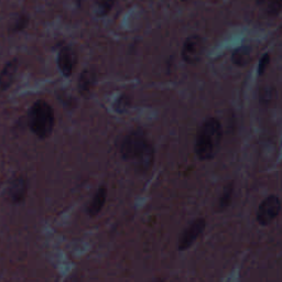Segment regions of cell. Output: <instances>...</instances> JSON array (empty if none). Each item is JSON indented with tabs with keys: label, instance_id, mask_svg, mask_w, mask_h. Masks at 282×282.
Segmentation results:
<instances>
[{
	"label": "cell",
	"instance_id": "8992f818",
	"mask_svg": "<svg viewBox=\"0 0 282 282\" xmlns=\"http://www.w3.org/2000/svg\"><path fill=\"white\" fill-rule=\"evenodd\" d=\"M205 228V221L203 218H198L186 230L181 234L179 239V249L186 250L192 246L193 243L203 233Z\"/></svg>",
	"mask_w": 282,
	"mask_h": 282
},
{
	"label": "cell",
	"instance_id": "7a4b0ae2",
	"mask_svg": "<svg viewBox=\"0 0 282 282\" xmlns=\"http://www.w3.org/2000/svg\"><path fill=\"white\" fill-rule=\"evenodd\" d=\"M222 126L215 118L206 119L198 131L195 142V152L201 160L214 158L221 146Z\"/></svg>",
	"mask_w": 282,
	"mask_h": 282
},
{
	"label": "cell",
	"instance_id": "30bf717a",
	"mask_svg": "<svg viewBox=\"0 0 282 282\" xmlns=\"http://www.w3.org/2000/svg\"><path fill=\"white\" fill-rule=\"evenodd\" d=\"M107 188L106 186H100L98 191L95 194L92 202L87 206V214L90 217L97 216L100 212H102L103 207L106 203V199H107Z\"/></svg>",
	"mask_w": 282,
	"mask_h": 282
},
{
	"label": "cell",
	"instance_id": "4fadbf2b",
	"mask_svg": "<svg viewBox=\"0 0 282 282\" xmlns=\"http://www.w3.org/2000/svg\"><path fill=\"white\" fill-rule=\"evenodd\" d=\"M249 56V49L248 47H241L235 51L233 54V61L237 65H245L248 61Z\"/></svg>",
	"mask_w": 282,
	"mask_h": 282
},
{
	"label": "cell",
	"instance_id": "9a60e30c",
	"mask_svg": "<svg viewBox=\"0 0 282 282\" xmlns=\"http://www.w3.org/2000/svg\"><path fill=\"white\" fill-rule=\"evenodd\" d=\"M232 195H233V185H230V186H227V188L225 189L224 193H223L222 198L220 199L221 209H225L226 206H228V205L231 204Z\"/></svg>",
	"mask_w": 282,
	"mask_h": 282
},
{
	"label": "cell",
	"instance_id": "9c48e42d",
	"mask_svg": "<svg viewBox=\"0 0 282 282\" xmlns=\"http://www.w3.org/2000/svg\"><path fill=\"white\" fill-rule=\"evenodd\" d=\"M19 66L18 58H13V60L9 61L6 65L3 66L1 73H0V89L6 90L12 83L14 82L15 74H17Z\"/></svg>",
	"mask_w": 282,
	"mask_h": 282
},
{
	"label": "cell",
	"instance_id": "ba28073f",
	"mask_svg": "<svg viewBox=\"0 0 282 282\" xmlns=\"http://www.w3.org/2000/svg\"><path fill=\"white\" fill-rule=\"evenodd\" d=\"M28 191V184L23 177H17L10 181L7 190V196L13 204H19L23 202Z\"/></svg>",
	"mask_w": 282,
	"mask_h": 282
},
{
	"label": "cell",
	"instance_id": "277c9868",
	"mask_svg": "<svg viewBox=\"0 0 282 282\" xmlns=\"http://www.w3.org/2000/svg\"><path fill=\"white\" fill-rule=\"evenodd\" d=\"M281 211V202L275 195H270L259 206L257 221L260 225H269Z\"/></svg>",
	"mask_w": 282,
	"mask_h": 282
},
{
	"label": "cell",
	"instance_id": "5bb4252c",
	"mask_svg": "<svg viewBox=\"0 0 282 282\" xmlns=\"http://www.w3.org/2000/svg\"><path fill=\"white\" fill-rule=\"evenodd\" d=\"M116 0H98L97 1V14L99 17L107 14L113 9Z\"/></svg>",
	"mask_w": 282,
	"mask_h": 282
},
{
	"label": "cell",
	"instance_id": "e0dca14e",
	"mask_svg": "<svg viewBox=\"0 0 282 282\" xmlns=\"http://www.w3.org/2000/svg\"><path fill=\"white\" fill-rule=\"evenodd\" d=\"M269 61H270L269 54H265L262 57V60H260V63H259V68H258L259 75H262V74H264V72L266 71V68H267V66L269 64Z\"/></svg>",
	"mask_w": 282,
	"mask_h": 282
},
{
	"label": "cell",
	"instance_id": "ac0fdd59",
	"mask_svg": "<svg viewBox=\"0 0 282 282\" xmlns=\"http://www.w3.org/2000/svg\"><path fill=\"white\" fill-rule=\"evenodd\" d=\"M182 1H188V0H182Z\"/></svg>",
	"mask_w": 282,
	"mask_h": 282
},
{
	"label": "cell",
	"instance_id": "2e32d148",
	"mask_svg": "<svg viewBox=\"0 0 282 282\" xmlns=\"http://www.w3.org/2000/svg\"><path fill=\"white\" fill-rule=\"evenodd\" d=\"M28 23H29V18L24 14L20 15V17L15 20V22L11 28V31H13V32H19V31H22L25 26L28 25Z\"/></svg>",
	"mask_w": 282,
	"mask_h": 282
},
{
	"label": "cell",
	"instance_id": "3957f363",
	"mask_svg": "<svg viewBox=\"0 0 282 282\" xmlns=\"http://www.w3.org/2000/svg\"><path fill=\"white\" fill-rule=\"evenodd\" d=\"M28 126L40 139L49 138L55 126V115L52 106L43 99L36 100L29 109Z\"/></svg>",
	"mask_w": 282,
	"mask_h": 282
},
{
	"label": "cell",
	"instance_id": "8fae6325",
	"mask_svg": "<svg viewBox=\"0 0 282 282\" xmlns=\"http://www.w3.org/2000/svg\"><path fill=\"white\" fill-rule=\"evenodd\" d=\"M95 82H96V75L93 71H84L81 74L78 81V89L79 93L82 95H86L92 92V89L95 86Z\"/></svg>",
	"mask_w": 282,
	"mask_h": 282
},
{
	"label": "cell",
	"instance_id": "7c38bea8",
	"mask_svg": "<svg viewBox=\"0 0 282 282\" xmlns=\"http://www.w3.org/2000/svg\"><path fill=\"white\" fill-rule=\"evenodd\" d=\"M259 6H264L266 12L270 15H277L282 9V0H257Z\"/></svg>",
	"mask_w": 282,
	"mask_h": 282
},
{
	"label": "cell",
	"instance_id": "5b68a950",
	"mask_svg": "<svg viewBox=\"0 0 282 282\" xmlns=\"http://www.w3.org/2000/svg\"><path fill=\"white\" fill-rule=\"evenodd\" d=\"M203 51L204 44L201 36H189L183 44L182 58L186 63H189V64H194V63H198L201 60Z\"/></svg>",
	"mask_w": 282,
	"mask_h": 282
},
{
	"label": "cell",
	"instance_id": "52a82bcc",
	"mask_svg": "<svg viewBox=\"0 0 282 282\" xmlns=\"http://www.w3.org/2000/svg\"><path fill=\"white\" fill-rule=\"evenodd\" d=\"M57 65L63 75L70 77L76 65V53L70 46H63L58 52Z\"/></svg>",
	"mask_w": 282,
	"mask_h": 282
},
{
	"label": "cell",
	"instance_id": "6da1fadb",
	"mask_svg": "<svg viewBox=\"0 0 282 282\" xmlns=\"http://www.w3.org/2000/svg\"><path fill=\"white\" fill-rule=\"evenodd\" d=\"M119 152L122 159L134 163L139 172H147L153 164L154 149L142 129L130 131L122 139Z\"/></svg>",
	"mask_w": 282,
	"mask_h": 282
}]
</instances>
